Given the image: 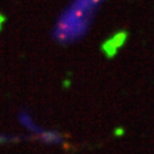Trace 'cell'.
I'll list each match as a JSON object with an SVG mask.
<instances>
[{
	"mask_svg": "<svg viewBox=\"0 0 154 154\" xmlns=\"http://www.w3.org/2000/svg\"><path fill=\"white\" fill-rule=\"evenodd\" d=\"M2 22H3V17L0 16V24H2Z\"/></svg>",
	"mask_w": 154,
	"mask_h": 154,
	"instance_id": "6da1fadb",
	"label": "cell"
}]
</instances>
